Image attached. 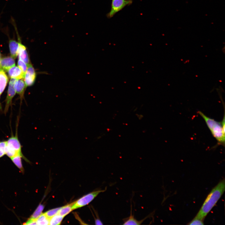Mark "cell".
<instances>
[{
	"label": "cell",
	"mask_w": 225,
	"mask_h": 225,
	"mask_svg": "<svg viewBox=\"0 0 225 225\" xmlns=\"http://www.w3.org/2000/svg\"><path fill=\"white\" fill-rule=\"evenodd\" d=\"M225 189V180L223 179L211 190L195 218L202 220L220 199Z\"/></svg>",
	"instance_id": "6da1fadb"
},
{
	"label": "cell",
	"mask_w": 225,
	"mask_h": 225,
	"mask_svg": "<svg viewBox=\"0 0 225 225\" xmlns=\"http://www.w3.org/2000/svg\"><path fill=\"white\" fill-rule=\"evenodd\" d=\"M198 113L205 121L212 134L219 144H225V115L221 122H218L205 115L201 111Z\"/></svg>",
	"instance_id": "7a4b0ae2"
},
{
	"label": "cell",
	"mask_w": 225,
	"mask_h": 225,
	"mask_svg": "<svg viewBox=\"0 0 225 225\" xmlns=\"http://www.w3.org/2000/svg\"><path fill=\"white\" fill-rule=\"evenodd\" d=\"M18 127L15 136L12 135L7 141L6 155L10 158L17 155L22 154L21 146L18 138Z\"/></svg>",
	"instance_id": "3957f363"
},
{
	"label": "cell",
	"mask_w": 225,
	"mask_h": 225,
	"mask_svg": "<svg viewBox=\"0 0 225 225\" xmlns=\"http://www.w3.org/2000/svg\"><path fill=\"white\" fill-rule=\"evenodd\" d=\"M107 188L104 190H99L93 191L83 196L74 202H72V210L85 206L92 201L100 193L105 192Z\"/></svg>",
	"instance_id": "277c9868"
},
{
	"label": "cell",
	"mask_w": 225,
	"mask_h": 225,
	"mask_svg": "<svg viewBox=\"0 0 225 225\" xmlns=\"http://www.w3.org/2000/svg\"><path fill=\"white\" fill-rule=\"evenodd\" d=\"M132 0H112L110 11L107 14L108 18H111L127 5L131 4Z\"/></svg>",
	"instance_id": "5b68a950"
},
{
	"label": "cell",
	"mask_w": 225,
	"mask_h": 225,
	"mask_svg": "<svg viewBox=\"0 0 225 225\" xmlns=\"http://www.w3.org/2000/svg\"><path fill=\"white\" fill-rule=\"evenodd\" d=\"M16 80L15 78H11L10 81L7 95L5 100V105L4 109L5 114H6L9 108L11 106L12 99L16 94L14 84Z\"/></svg>",
	"instance_id": "8992f818"
},
{
	"label": "cell",
	"mask_w": 225,
	"mask_h": 225,
	"mask_svg": "<svg viewBox=\"0 0 225 225\" xmlns=\"http://www.w3.org/2000/svg\"><path fill=\"white\" fill-rule=\"evenodd\" d=\"M36 77V74L35 70L30 63L28 65L24 78L26 87L31 86L33 85L35 82Z\"/></svg>",
	"instance_id": "52a82bcc"
},
{
	"label": "cell",
	"mask_w": 225,
	"mask_h": 225,
	"mask_svg": "<svg viewBox=\"0 0 225 225\" xmlns=\"http://www.w3.org/2000/svg\"><path fill=\"white\" fill-rule=\"evenodd\" d=\"M15 62L14 58L12 56L4 57L1 59L0 62V69L7 71L11 68L15 66Z\"/></svg>",
	"instance_id": "ba28073f"
},
{
	"label": "cell",
	"mask_w": 225,
	"mask_h": 225,
	"mask_svg": "<svg viewBox=\"0 0 225 225\" xmlns=\"http://www.w3.org/2000/svg\"><path fill=\"white\" fill-rule=\"evenodd\" d=\"M9 76L11 78L16 79H22L24 78L25 73L18 67L15 66L11 68L8 71Z\"/></svg>",
	"instance_id": "9c48e42d"
},
{
	"label": "cell",
	"mask_w": 225,
	"mask_h": 225,
	"mask_svg": "<svg viewBox=\"0 0 225 225\" xmlns=\"http://www.w3.org/2000/svg\"><path fill=\"white\" fill-rule=\"evenodd\" d=\"M26 87L25 83L22 79H17L14 84L16 92L20 97L21 100L23 99Z\"/></svg>",
	"instance_id": "30bf717a"
},
{
	"label": "cell",
	"mask_w": 225,
	"mask_h": 225,
	"mask_svg": "<svg viewBox=\"0 0 225 225\" xmlns=\"http://www.w3.org/2000/svg\"><path fill=\"white\" fill-rule=\"evenodd\" d=\"M131 214L129 217L125 218L123 219V225H140L145 220H146L150 216H147L143 219L138 221L134 217L132 212V207H131Z\"/></svg>",
	"instance_id": "8fae6325"
},
{
	"label": "cell",
	"mask_w": 225,
	"mask_h": 225,
	"mask_svg": "<svg viewBox=\"0 0 225 225\" xmlns=\"http://www.w3.org/2000/svg\"><path fill=\"white\" fill-rule=\"evenodd\" d=\"M9 45L11 56L14 59L18 55L19 44L18 42L13 39H9Z\"/></svg>",
	"instance_id": "7c38bea8"
},
{
	"label": "cell",
	"mask_w": 225,
	"mask_h": 225,
	"mask_svg": "<svg viewBox=\"0 0 225 225\" xmlns=\"http://www.w3.org/2000/svg\"><path fill=\"white\" fill-rule=\"evenodd\" d=\"M8 79L4 70L0 69V93L4 91L8 83Z\"/></svg>",
	"instance_id": "4fadbf2b"
},
{
	"label": "cell",
	"mask_w": 225,
	"mask_h": 225,
	"mask_svg": "<svg viewBox=\"0 0 225 225\" xmlns=\"http://www.w3.org/2000/svg\"><path fill=\"white\" fill-rule=\"evenodd\" d=\"M25 158L22 154L17 155L10 158L11 160L15 165L22 172H24V170L21 158Z\"/></svg>",
	"instance_id": "5bb4252c"
},
{
	"label": "cell",
	"mask_w": 225,
	"mask_h": 225,
	"mask_svg": "<svg viewBox=\"0 0 225 225\" xmlns=\"http://www.w3.org/2000/svg\"><path fill=\"white\" fill-rule=\"evenodd\" d=\"M72 202L61 207L58 214L64 217L73 210L72 208Z\"/></svg>",
	"instance_id": "9a60e30c"
},
{
	"label": "cell",
	"mask_w": 225,
	"mask_h": 225,
	"mask_svg": "<svg viewBox=\"0 0 225 225\" xmlns=\"http://www.w3.org/2000/svg\"><path fill=\"white\" fill-rule=\"evenodd\" d=\"M64 217L58 214H57L49 218V225H59Z\"/></svg>",
	"instance_id": "2e32d148"
},
{
	"label": "cell",
	"mask_w": 225,
	"mask_h": 225,
	"mask_svg": "<svg viewBox=\"0 0 225 225\" xmlns=\"http://www.w3.org/2000/svg\"><path fill=\"white\" fill-rule=\"evenodd\" d=\"M49 218H48L44 213H42L36 219L38 225H49Z\"/></svg>",
	"instance_id": "e0dca14e"
},
{
	"label": "cell",
	"mask_w": 225,
	"mask_h": 225,
	"mask_svg": "<svg viewBox=\"0 0 225 225\" xmlns=\"http://www.w3.org/2000/svg\"><path fill=\"white\" fill-rule=\"evenodd\" d=\"M44 208V206L40 204L30 218L36 219L42 213V211Z\"/></svg>",
	"instance_id": "ac0fdd59"
},
{
	"label": "cell",
	"mask_w": 225,
	"mask_h": 225,
	"mask_svg": "<svg viewBox=\"0 0 225 225\" xmlns=\"http://www.w3.org/2000/svg\"><path fill=\"white\" fill-rule=\"evenodd\" d=\"M61 207L51 209L44 212V214L49 218L58 214Z\"/></svg>",
	"instance_id": "d6986e66"
},
{
	"label": "cell",
	"mask_w": 225,
	"mask_h": 225,
	"mask_svg": "<svg viewBox=\"0 0 225 225\" xmlns=\"http://www.w3.org/2000/svg\"><path fill=\"white\" fill-rule=\"evenodd\" d=\"M7 141H0V158L6 154Z\"/></svg>",
	"instance_id": "ffe728a7"
},
{
	"label": "cell",
	"mask_w": 225,
	"mask_h": 225,
	"mask_svg": "<svg viewBox=\"0 0 225 225\" xmlns=\"http://www.w3.org/2000/svg\"><path fill=\"white\" fill-rule=\"evenodd\" d=\"M18 67L25 74L27 68V65L22 61L19 59L18 62Z\"/></svg>",
	"instance_id": "44dd1931"
},
{
	"label": "cell",
	"mask_w": 225,
	"mask_h": 225,
	"mask_svg": "<svg viewBox=\"0 0 225 225\" xmlns=\"http://www.w3.org/2000/svg\"><path fill=\"white\" fill-rule=\"evenodd\" d=\"M189 225H203L202 220L194 218L189 224Z\"/></svg>",
	"instance_id": "7402d4cb"
},
{
	"label": "cell",
	"mask_w": 225,
	"mask_h": 225,
	"mask_svg": "<svg viewBox=\"0 0 225 225\" xmlns=\"http://www.w3.org/2000/svg\"><path fill=\"white\" fill-rule=\"evenodd\" d=\"M24 224L25 225H37L36 219L30 218Z\"/></svg>",
	"instance_id": "603a6c76"
},
{
	"label": "cell",
	"mask_w": 225,
	"mask_h": 225,
	"mask_svg": "<svg viewBox=\"0 0 225 225\" xmlns=\"http://www.w3.org/2000/svg\"><path fill=\"white\" fill-rule=\"evenodd\" d=\"M1 95V94L0 93V95ZM2 110V108L1 104L0 102V110Z\"/></svg>",
	"instance_id": "cb8c5ba5"
},
{
	"label": "cell",
	"mask_w": 225,
	"mask_h": 225,
	"mask_svg": "<svg viewBox=\"0 0 225 225\" xmlns=\"http://www.w3.org/2000/svg\"><path fill=\"white\" fill-rule=\"evenodd\" d=\"M1 52H0V62L1 60Z\"/></svg>",
	"instance_id": "d4e9b609"
}]
</instances>
